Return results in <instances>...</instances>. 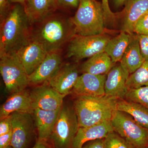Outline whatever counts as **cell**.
<instances>
[{"label": "cell", "instance_id": "obj_1", "mask_svg": "<svg viewBox=\"0 0 148 148\" xmlns=\"http://www.w3.org/2000/svg\"><path fill=\"white\" fill-rule=\"evenodd\" d=\"M0 22V57L15 54L32 39L33 25L21 4L12 6Z\"/></svg>", "mask_w": 148, "mask_h": 148}, {"label": "cell", "instance_id": "obj_2", "mask_svg": "<svg viewBox=\"0 0 148 148\" xmlns=\"http://www.w3.org/2000/svg\"><path fill=\"white\" fill-rule=\"evenodd\" d=\"M32 39L42 46L47 53L61 50L76 35L71 18L55 14L37 23Z\"/></svg>", "mask_w": 148, "mask_h": 148}, {"label": "cell", "instance_id": "obj_3", "mask_svg": "<svg viewBox=\"0 0 148 148\" xmlns=\"http://www.w3.org/2000/svg\"><path fill=\"white\" fill-rule=\"evenodd\" d=\"M117 99L105 95L76 97L73 108L79 127H86L111 120Z\"/></svg>", "mask_w": 148, "mask_h": 148}, {"label": "cell", "instance_id": "obj_4", "mask_svg": "<svg viewBox=\"0 0 148 148\" xmlns=\"http://www.w3.org/2000/svg\"><path fill=\"white\" fill-rule=\"evenodd\" d=\"M71 20L76 35L95 36L104 34L106 20L102 3L96 0H80Z\"/></svg>", "mask_w": 148, "mask_h": 148}, {"label": "cell", "instance_id": "obj_5", "mask_svg": "<svg viewBox=\"0 0 148 148\" xmlns=\"http://www.w3.org/2000/svg\"><path fill=\"white\" fill-rule=\"evenodd\" d=\"M79 127L73 106L63 105L49 139L53 148H73Z\"/></svg>", "mask_w": 148, "mask_h": 148}, {"label": "cell", "instance_id": "obj_6", "mask_svg": "<svg viewBox=\"0 0 148 148\" xmlns=\"http://www.w3.org/2000/svg\"><path fill=\"white\" fill-rule=\"evenodd\" d=\"M111 122L114 131L135 148L148 146V129L139 124L129 114L116 110Z\"/></svg>", "mask_w": 148, "mask_h": 148}, {"label": "cell", "instance_id": "obj_7", "mask_svg": "<svg viewBox=\"0 0 148 148\" xmlns=\"http://www.w3.org/2000/svg\"><path fill=\"white\" fill-rule=\"evenodd\" d=\"M0 73L10 95L25 90L29 85V75L15 54L0 57Z\"/></svg>", "mask_w": 148, "mask_h": 148}, {"label": "cell", "instance_id": "obj_8", "mask_svg": "<svg viewBox=\"0 0 148 148\" xmlns=\"http://www.w3.org/2000/svg\"><path fill=\"white\" fill-rule=\"evenodd\" d=\"M110 39L107 35L82 36L76 34L68 43L66 56L78 62L84 58L105 51L107 44Z\"/></svg>", "mask_w": 148, "mask_h": 148}, {"label": "cell", "instance_id": "obj_9", "mask_svg": "<svg viewBox=\"0 0 148 148\" xmlns=\"http://www.w3.org/2000/svg\"><path fill=\"white\" fill-rule=\"evenodd\" d=\"M12 124V148H27L34 129L33 114L15 112L10 115Z\"/></svg>", "mask_w": 148, "mask_h": 148}, {"label": "cell", "instance_id": "obj_10", "mask_svg": "<svg viewBox=\"0 0 148 148\" xmlns=\"http://www.w3.org/2000/svg\"><path fill=\"white\" fill-rule=\"evenodd\" d=\"M30 94L34 108L46 111L60 110L65 97L47 83L34 88Z\"/></svg>", "mask_w": 148, "mask_h": 148}, {"label": "cell", "instance_id": "obj_11", "mask_svg": "<svg viewBox=\"0 0 148 148\" xmlns=\"http://www.w3.org/2000/svg\"><path fill=\"white\" fill-rule=\"evenodd\" d=\"M107 75H95L84 73L79 76L71 94L76 97H98L105 95V85Z\"/></svg>", "mask_w": 148, "mask_h": 148}, {"label": "cell", "instance_id": "obj_12", "mask_svg": "<svg viewBox=\"0 0 148 148\" xmlns=\"http://www.w3.org/2000/svg\"><path fill=\"white\" fill-rule=\"evenodd\" d=\"M79 77V70L76 64H62L52 77L46 83L66 96L71 94Z\"/></svg>", "mask_w": 148, "mask_h": 148}, {"label": "cell", "instance_id": "obj_13", "mask_svg": "<svg viewBox=\"0 0 148 148\" xmlns=\"http://www.w3.org/2000/svg\"><path fill=\"white\" fill-rule=\"evenodd\" d=\"M129 75V73L120 63L114 66L107 74L105 95L117 100L124 99L128 90L126 83Z\"/></svg>", "mask_w": 148, "mask_h": 148}, {"label": "cell", "instance_id": "obj_14", "mask_svg": "<svg viewBox=\"0 0 148 148\" xmlns=\"http://www.w3.org/2000/svg\"><path fill=\"white\" fill-rule=\"evenodd\" d=\"M62 65L61 50L49 52L36 71L29 76V84L40 85L47 82Z\"/></svg>", "mask_w": 148, "mask_h": 148}, {"label": "cell", "instance_id": "obj_15", "mask_svg": "<svg viewBox=\"0 0 148 148\" xmlns=\"http://www.w3.org/2000/svg\"><path fill=\"white\" fill-rule=\"evenodd\" d=\"M47 53L41 45L32 39L15 54L29 76L41 64Z\"/></svg>", "mask_w": 148, "mask_h": 148}, {"label": "cell", "instance_id": "obj_16", "mask_svg": "<svg viewBox=\"0 0 148 148\" xmlns=\"http://www.w3.org/2000/svg\"><path fill=\"white\" fill-rule=\"evenodd\" d=\"M34 110L30 92L25 90L11 94L1 106L0 119L8 116L15 112L33 114Z\"/></svg>", "mask_w": 148, "mask_h": 148}, {"label": "cell", "instance_id": "obj_17", "mask_svg": "<svg viewBox=\"0 0 148 148\" xmlns=\"http://www.w3.org/2000/svg\"><path fill=\"white\" fill-rule=\"evenodd\" d=\"M23 6L32 25L42 21L59 8L57 0H28Z\"/></svg>", "mask_w": 148, "mask_h": 148}, {"label": "cell", "instance_id": "obj_18", "mask_svg": "<svg viewBox=\"0 0 148 148\" xmlns=\"http://www.w3.org/2000/svg\"><path fill=\"white\" fill-rule=\"evenodd\" d=\"M114 131L111 120L86 127H79L74 139L73 148H82L90 141L105 139Z\"/></svg>", "mask_w": 148, "mask_h": 148}, {"label": "cell", "instance_id": "obj_19", "mask_svg": "<svg viewBox=\"0 0 148 148\" xmlns=\"http://www.w3.org/2000/svg\"><path fill=\"white\" fill-rule=\"evenodd\" d=\"M125 4L122 12L121 31L133 35L135 23L148 11V0H127Z\"/></svg>", "mask_w": 148, "mask_h": 148}, {"label": "cell", "instance_id": "obj_20", "mask_svg": "<svg viewBox=\"0 0 148 148\" xmlns=\"http://www.w3.org/2000/svg\"><path fill=\"white\" fill-rule=\"evenodd\" d=\"M61 109L56 111L34 109L33 115L38 131V140L47 143L49 140Z\"/></svg>", "mask_w": 148, "mask_h": 148}, {"label": "cell", "instance_id": "obj_21", "mask_svg": "<svg viewBox=\"0 0 148 148\" xmlns=\"http://www.w3.org/2000/svg\"><path fill=\"white\" fill-rule=\"evenodd\" d=\"M145 61L141 53L137 35H133L120 62V64L126 69L130 75L136 71Z\"/></svg>", "mask_w": 148, "mask_h": 148}, {"label": "cell", "instance_id": "obj_22", "mask_svg": "<svg viewBox=\"0 0 148 148\" xmlns=\"http://www.w3.org/2000/svg\"><path fill=\"white\" fill-rule=\"evenodd\" d=\"M114 66L110 57L103 51L88 58L82 65L80 71L82 73L107 75Z\"/></svg>", "mask_w": 148, "mask_h": 148}, {"label": "cell", "instance_id": "obj_23", "mask_svg": "<svg viewBox=\"0 0 148 148\" xmlns=\"http://www.w3.org/2000/svg\"><path fill=\"white\" fill-rule=\"evenodd\" d=\"M133 35L121 31L119 35L109 40L105 51L110 57L114 64L121 61Z\"/></svg>", "mask_w": 148, "mask_h": 148}, {"label": "cell", "instance_id": "obj_24", "mask_svg": "<svg viewBox=\"0 0 148 148\" xmlns=\"http://www.w3.org/2000/svg\"><path fill=\"white\" fill-rule=\"evenodd\" d=\"M117 110L129 114L143 127L148 129V109L139 103L124 99H118Z\"/></svg>", "mask_w": 148, "mask_h": 148}, {"label": "cell", "instance_id": "obj_25", "mask_svg": "<svg viewBox=\"0 0 148 148\" xmlns=\"http://www.w3.org/2000/svg\"><path fill=\"white\" fill-rule=\"evenodd\" d=\"M126 86L128 89L148 86V61H145L140 68L130 75Z\"/></svg>", "mask_w": 148, "mask_h": 148}, {"label": "cell", "instance_id": "obj_26", "mask_svg": "<svg viewBox=\"0 0 148 148\" xmlns=\"http://www.w3.org/2000/svg\"><path fill=\"white\" fill-rule=\"evenodd\" d=\"M125 98L139 103L148 109V86L128 89Z\"/></svg>", "mask_w": 148, "mask_h": 148}, {"label": "cell", "instance_id": "obj_27", "mask_svg": "<svg viewBox=\"0 0 148 148\" xmlns=\"http://www.w3.org/2000/svg\"><path fill=\"white\" fill-rule=\"evenodd\" d=\"M104 143L105 148H135L114 131L104 139Z\"/></svg>", "mask_w": 148, "mask_h": 148}, {"label": "cell", "instance_id": "obj_28", "mask_svg": "<svg viewBox=\"0 0 148 148\" xmlns=\"http://www.w3.org/2000/svg\"><path fill=\"white\" fill-rule=\"evenodd\" d=\"M133 33L138 35H148V11L136 22L134 25Z\"/></svg>", "mask_w": 148, "mask_h": 148}, {"label": "cell", "instance_id": "obj_29", "mask_svg": "<svg viewBox=\"0 0 148 148\" xmlns=\"http://www.w3.org/2000/svg\"><path fill=\"white\" fill-rule=\"evenodd\" d=\"M137 36L142 55L145 61H148V35H137Z\"/></svg>", "mask_w": 148, "mask_h": 148}, {"label": "cell", "instance_id": "obj_30", "mask_svg": "<svg viewBox=\"0 0 148 148\" xmlns=\"http://www.w3.org/2000/svg\"><path fill=\"white\" fill-rule=\"evenodd\" d=\"M12 130L11 118L10 115L1 119L0 121V135L6 134Z\"/></svg>", "mask_w": 148, "mask_h": 148}, {"label": "cell", "instance_id": "obj_31", "mask_svg": "<svg viewBox=\"0 0 148 148\" xmlns=\"http://www.w3.org/2000/svg\"><path fill=\"white\" fill-rule=\"evenodd\" d=\"M12 6L10 0H0V22L8 14Z\"/></svg>", "mask_w": 148, "mask_h": 148}, {"label": "cell", "instance_id": "obj_32", "mask_svg": "<svg viewBox=\"0 0 148 148\" xmlns=\"http://www.w3.org/2000/svg\"><path fill=\"white\" fill-rule=\"evenodd\" d=\"M102 4L106 21L107 20H114L116 16L111 11L109 6L108 0H102Z\"/></svg>", "mask_w": 148, "mask_h": 148}, {"label": "cell", "instance_id": "obj_33", "mask_svg": "<svg viewBox=\"0 0 148 148\" xmlns=\"http://www.w3.org/2000/svg\"><path fill=\"white\" fill-rule=\"evenodd\" d=\"M80 0H57L59 8H77Z\"/></svg>", "mask_w": 148, "mask_h": 148}, {"label": "cell", "instance_id": "obj_34", "mask_svg": "<svg viewBox=\"0 0 148 148\" xmlns=\"http://www.w3.org/2000/svg\"><path fill=\"white\" fill-rule=\"evenodd\" d=\"M12 139V131L0 135V148H5L10 145Z\"/></svg>", "mask_w": 148, "mask_h": 148}, {"label": "cell", "instance_id": "obj_35", "mask_svg": "<svg viewBox=\"0 0 148 148\" xmlns=\"http://www.w3.org/2000/svg\"><path fill=\"white\" fill-rule=\"evenodd\" d=\"M82 148H105L104 139L88 142L85 144Z\"/></svg>", "mask_w": 148, "mask_h": 148}, {"label": "cell", "instance_id": "obj_36", "mask_svg": "<svg viewBox=\"0 0 148 148\" xmlns=\"http://www.w3.org/2000/svg\"><path fill=\"white\" fill-rule=\"evenodd\" d=\"M32 148H49L47 145L46 143L42 142V141H39L36 143L34 146Z\"/></svg>", "mask_w": 148, "mask_h": 148}, {"label": "cell", "instance_id": "obj_37", "mask_svg": "<svg viewBox=\"0 0 148 148\" xmlns=\"http://www.w3.org/2000/svg\"><path fill=\"white\" fill-rule=\"evenodd\" d=\"M127 0H113L114 4L116 7H121L125 3Z\"/></svg>", "mask_w": 148, "mask_h": 148}, {"label": "cell", "instance_id": "obj_38", "mask_svg": "<svg viewBox=\"0 0 148 148\" xmlns=\"http://www.w3.org/2000/svg\"><path fill=\"white\" fill-rule=\"evenodd\" d=\"M28 0H10L11 3H19L21 4L22 5H24Z\"/></svg>", "mask_w": 148, "mask_h": 148}, {"label": "cell", "instance_id": "obj_39", "mask_svg": "<svg viewBox=\"0 0 148 148\" xmlns=\"http://www.w3.org/2000/svg\"><path fill=\"white\" fill-rule=\"evenodd\" d=\"M5 148H12V147H11V146L9 145L8 146V147H6Z\"/></svg>", "mask_w": 148, "mask_h": 148}, {"label": "cell", "instance_id": "obj_40", "mask_svg": "<svg viewBox=\"0 0 148 148\" xmlns=\"http://www.w3.org/2000/svg\"><path fill=\"white\" fill-rule=\"evenodd\" d=\"M143 148H148V146H147V147H145Z\"/></svg>", "mask_w": 148, "mask_h": 148}, {"label": "cell", "instance_id": "obj_41", "mask_svg": "<svg viewBox=\"0 0 148 148\" xmlns=\"http://www.w3.org/2000/svg\"></svg>", "mask_w": 148, "mask_h": 148}]
</instances>
